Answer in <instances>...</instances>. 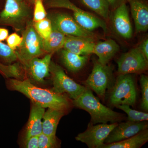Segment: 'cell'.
I'll use <instances>...</instances> for the list:
<instances>
[{
	"label": "cell",
	"instance_id": "obj_1",
	"mask_svg": "<svg viewBox=\"0 0 148 148\" xmlns=\"http://www.w3.org/2000/svg\"><path fill=\"white\" fill-rule=\"evenodd\" d=\"M6 84L9 89L21 92L33 103L45 108L65 110L70 106L68 98L63 94L37 87L29 79H10Z\"/></svg>",
	"mask_w": 148,
	"mask_h": 148
},
{
	"label": "cell",
	"instance_id": "obj_2",
	"mask_svg": "<svg viewBox=\"0 0 148 148\" xmlns=\"http://www.w3.org/2000/svg\"><path fill=\"white\" fill-rule=\"evenodd\" d=\"M73 103L77 108L90 114V123L93 124L118 123L123 118L122 115L119 113L112 110L100 103L88 88L77 99L74 100Z\"/></svg>",
	"mask_w": 148,
	"mask_h": 148
},
{
	"label": "cell",
	"instance_id": "obj_3",
	"mask_svg": "<svg viewBox=\"0 0 148 148\" xmlns=\"http://www.w3.org/2000/svg\"><path fill=\"white\" fill-rule=\"evenodd\" d=\"M31 15L27 0H6L4 8L0 12V25L19 30L25 27Z\"/></svg>",
	"mask_w": 148,
	"mask_h": 148
},
{
	"label": "cell",
	"instance_id": "obj_4",
	"mask_svg": "<svg viewBox=\"0 0 148 148\" xmlns=\"http://www.w3.org/2000/svg\"><path fill=\"white\" fill-rule=\"evenodd\" d=\"M22 36L21 45L15 52L18 59L22 64L45 53L42 49V38L35 30L33 21H28L22 31Z\"/></svg>",
	"mask_w": 148,
	"mask_h": 148
},
{
	"label": "cell",
	"instance_id": "obj_5",
	"mask_svg": "<svg viewBox=\"0 0 148 148\" xmlns=\"http://www.w3.org/2000/svg\"><path fill=\"white\" fill-rule=\"evenodd\" d=\"M137 99L135 81L131 74L119 75L109 97L111 106L127 105L133 107Z\"/></svg>",
	"mask_w": 148,
	"mask_h": 148
},
{
	"label": "cell",
	"instance_id": "obj_6",
	"mask_svg": "<svg viewBox=\"0 0 148 148\" xmlns=\"http://www.w3.org/2000/svg\"><path fill=\"white\" fill-rule=\"evenodd\" d=\"M46 5L49 8H63L72 10L74 19L84 29L92 32L99 28L107 32L106 23L103 20L77 7L70 0H46Z\"/></svg>",
	"mask_w": 148,
	"mask_h": 148
},
{
	"label": "cell",
	"instance_id": "obj_7",
	"mask_svg": "<svg viewBox=\"0 0 148 148\" xmlns=\"http://www.w3.org/2000/svg\"><path fill=\"white\" fill-rule=\"evenodd\" d=\"M50 73L53 82L52 90L56 93H67L74 100L87 89L85 86L75 82L69 77L61 66L52 61L50 64Z\"/></svg>",
	"mask_w": 148,
	"mask_h": 148
},
{
	"label": "cell",
	"instance_id": "obj_8",
	"mask_svg": "<svg viewBox=\"0 0 148 148\" xmlns=\"http://www.w3.org/2000/svg\"><path fill=\"white\" fill-rule=\"evenodd\" d=\"M112 69L110 66L95 61L91 73L86 80L85 84L99 97L103 99L106 90L112 84Z\"/></svg>",
	"mask_w": 148,
	"mask_h": 148
},
{
	"label": "cell",
	"instance_id": "obj_9",
	"mask_svg": "<svg viewBox=\"0 0 148 148\" xmlns=\"http://www.w3.org/2000/svg\"><path fill=\"white\" fill-rule=\"evenodd\" d=\"M117 63L119 75L141 73L148 68V60L138 47L123 53Z\"/></svg>",
	"mask_w": 148,
	"mask_h": 148
},
{
	"label": "cell",
	"instance_id": "obj_10",
	"mask_svg": "<svg viewBox=\"0 0 148 148\" xmlns=\"http://www.w3.org/2000/svg\"><path fill=\"white\" fill-rule=\"evenodd\" d=\"M118 123L111 124L101 123L94 125L90 123L84 132L76 137L77 141L84 143L89 148H100L112 130L117 125Z\"/></svg>",
	"mask_w": 148,
	"mask_h": 148
},
{
	"label": "cell",
	"instance_id": "obj_11",
	"mask_svg": "<svg viewBox=\"0 0 148 148\" xmlns=\"http://www.w3.org/2000/svg\"><path fill=\"white\" fill-rule=\"evenodd\" d=\"M50 19L52 27L66 36L84 37L93 39L97 38L94 34L84 29L72 16L66 14H57Z\"/></svg>",
	"mask_w": 148,
	"mask_h": 148
},
{
	"label": "cell",
	"instance_id": "obj_12",
	"mask_svg": "<svg viewBox=\"0 0 148 148\" xmlns=\"http://www.w3.org/2000/svg\"><path fill=\"white\" fill-rule=\"evenodd\" d=\"M148 127L147 121L133 122L127 121L125 122L118 123L106 138L104 144H111L123 141L147 129Z\"/></svg>",
	"mask_w": 148,
	"mask_h": 148
},
{
	"label": "cell",
	"instance_id": "obj_13",
	"mask_svg": "<svg viewBox=\"0 0 148 148\" xmlns=\"http://www.w3.org/2000/svg\"><path fill=\"white\" fill-rule=\"evenodd\" d=\"M114 9L112 22L115 31L123 38L130 39L133 34V30L126 2L122 3Z\"/></svg>",
	"mask_w": 148,
	"mask_h": 148
},
{
	"label": "cell",
	"instance_id": "obj_14",
	"mask_svg": "<svg viewBox=\"0 0 148 148\" xmlns=\"http://www.w3.org/2000/svg\"><path fill=\"white\" fill-rule=\"evenodd\" d=\"M53 53H48L43 58H33L23 64L30 77L35 82L43 83L50 73V65Z\"/></svg>",
	"mask_w": 148,
	"mask_h": 148
},
{
	"label": "cell",
	"instance_id": "obj_15",
	"mask_svg": "<svg viewBox=\"0 0 148 148\" xmlns=\"http://www.w3.org/2000/svg\"><path fill=\"white\" fill-rule=\"evenodd\" d=\"M129 3L137 33L148 29V6L145 0H125Z\"/></svg>",
	"mask_w": 148,
	"mask_h": 148
},
{
	"label": "cell",
	"instance_id": "obj_16",
	"mask_svg": "<svg viewBox=\"0 0 148 148\" xmlns=\"http://www.w3.org/2000/svg\"><path fill=\"white\" fill-rule=\"evenodd\" d=\"M95 39L84 37L66 36L63 49L80 55H89L93 52Z\"/></svg>",
	"mask_w": 148,
	"mask_h": 148
},
{
	"label": "cell",
	"instance_id": "obj_17",
	"mask_svg": "<svg viewBox=\"0 0 148 148\" xmlns=\"http://www.w3.org/2000/svg\"><path fill=\"white\" fill-rule=\"evenodd\" d=\"M45 108L33 103L27 123L24 140L42 133V119Z\"/></svg>",
	"mask_w": 148,
	"mask_h": 148
},
{
	"label": "cell",
	"instance_id": "obj_18",
	"mask_svg": "<svg viewBox=\"0 0 148 148\" xmlns=\"http://www.w3.org/2000/svg\"><path fill=\"white\" fill-rule=\"evenodd\" d=\"M119 50V45L114 40L109 39L95 43L92 53L98 56L97 61L99 63L106 65Z\"/></svg>",
	"mask_w": 148,
	"mask_h": 148
},
{
	"label": "cell",
	"instance_id": "obj_19",
	"mask_svg": "<svg viewBox=\"0 0 148 148\" xmlns=\"http://www.w3.org/2000/svg\"><path fill=\"white\" fill-rule=\"evenodd\" d=\"M64 115V110L48 108L45 111L42 121V133L48 135H56L59 121Z\"/></svg>",
	"mask_w": 148,
	"mask_h": 148
},
{
	"label": "cell",
	"instance_id": "obj_20",
	"mask_svg": "<svg viewBox=\"0 0 148 148\" xmlns=\"http://www.w3.org/2000/svg\"><path fill=\"white\" fill-rule=\"evenodd\" d=\"M148 141V130H143L132 137L111 144H103L100 148H140Z\"/></svg>",
	"mask_w": 148,
	"mask_h": 148
},
{
	"label": "cell",
	"instance_id": "obj_21",
	"mask_svg": "<svg viewBox=\"0 0 148 148\" xmlns=\"http://www.w3.org/2000/svg\"><path fill=\"white\" fill-rule=\"evenodd\" d=\"M61 58L66 69L75 73L79 71L85 66L88 56L78 55L63 49L61 51Z\"/></svg>",
	"mask_w": 148,
	"mask_h": 148
},
{
	"label": "cell",
	"instance_id": "obj_22",
	"mask_svg": "<svg viewBox=\"0 0 148 148\" xmlns=\"http://www.w3.org/2000/svg\"><path fill=\"white\" fill-rule=\"evenodd\" d=\"M66 36L52 27L49 36L42 40V47L45 52L53 53L63 48Z\"/></svg>",
	"mask_w": 148,
	"mask_h": 148
},
{
	"label": "cell",
	"instance_id": "obj_23",
	"mask_svg": "<svg viewBox=\"0 0 148 148\" xmlns=\"http://www.w3.org/2000/svg\"><path fill=\"white\" fill-rule=\"evenodd\" d=\"M80 1L103 18H109L110 7L107 0H80Z\"/></svg>",
	"mask_w": 148,
	"mask_h": 148
},
{
	"label": "cell",
	"instance_id": "obj_24",
	"mask_svg": "<svg viewBox=\"0 0 148 148\" xmlns=\"http://www.w3.org/2000/svg\"><path fill=\"white\" fill-rule=\"evenodd\" d=\"M127 105H119L116 106L117 108L124 111L127 115V119L129 121L140 122L147 121L148 114L146 112H140L133 110Z\"/></svg>",
	"mask_w": 148,
	"mask_h": 148
},
{
	"label": "cell",
	"instance_id": "obj_25",
	"mask_svg": "<svg viewBox=\"0 0 148 148\" xmlns=\"http://www.w3.org/2000/svg\"><path fill=\"white\" fill-rule=\"evenodd\" d=\"M33 24L37 33L43 39L49 36L52 32L51 21L47 17L40 21H33Z\"/></svg>",
	"mask_w": 148,
	"mask_h": 148
},
{
	"label": "cell",
	"instance_id": "obj_26",
	"mask_svg": "<svg viewBox=\"0 0 148 148\" xmlns=\"http://www.w3.org/2000/svg\"><path fill=\"white\" fill-rule=\"evenodd\" d=\"M17 59L15 51L0 41V60L3 62L10 64Z\"/></svg>",
	"mask_w": 148,
	"mask_h": 148
},
{
	"label": "cell",
	"instance_id": "obj_27",
	"mask_svg": "<svg viewBox=\"0 0 148 148\" xmlns=\"http://www.w3.org/2000/svg\"><path fill=\"white\" fill-rule=\"evenodd\" d=\"M140 84L142 90V102L141 108L145 112L148 111V77L142 75L140 78Z\"/></svg>",
	"mask_w": 148,
	"mask_h": 148
},
{
	"label": "cell",
	"instance_id": "obj_28",
	"mask_svg": "<svg viewBox=\"0 0 148 148\" xmlns=\"http://www.w3.org/2000/svg\"><path fill=\"white\" fill-rule=\"evenodd\" d=\"M58 147L56 135H48L42 133L38 136L39 148H54Z\"/></svg>",
	"mask_w": 148,
	"mask_h": 148
},
{
	"label": "cell",
	"instance_id": "obj_29",
	"mask_svg": "<svg viewBox=\"0 0 148 148\" xmlns=\"http://www.w3.org/2000/svg\"><path fill=\"white\" fill-rule=\"evenodd\" d=\"M34 5L35 8L33 21H40L46 18L47 14L43 4L42 0H35Z\"/></svg>",
	"mask_w": 148,
	"mask_h": 148
},
{
	"label": "cell",
	"instance_id": "obj_30",
	"mask_svg": "<svg viewBox=\"0 0 148 148\" xmlns=\"http://www.w3.org/2000/svg\"><path fill=\"white\" fill-rule=\"evenodd\" d=\"M6 39L8 45L12 49L15 51L21 45L22 38L16 33H14L9 36Z\"/></svg>",
	"mask_w": 148,
	"mask_h": 148
},
{
	"label": "cell",
	"instance_id": "obj_31",
	"mask_svg": "<svg viewBox=\"0 0 148 148\" xmlns=\"http://www.w3.org/2000/svg\"><path fill=\"white\" fill-rule=\"evenodd\" d=\"M38 136H34L24 140V147L27 148H39Z\"/></svg>",
	"mask_w": 148,
	"mask_h": 148
},
{
	"label": "cell",
	"instance_id": "obj_32",
	"mask_svg": "<svg viewBox=\"0 0 148 148\" xmlns=\"http://www.w3.org/2000/svg\"><path fill=\"white\" fill-rule=\"evenodd\" d=\"M139 48L143 54L148 60V40L146 39L141 43L139 47Z\"/></svg>",
	"mask_w": 148,
	"mask_h": 148
},
{
	"label": "cell",
	"instance_id": "obj_33",
	"mask_svg": "<svg viewBox=\"0 0 148 148\" xmlns=\"http://www.w3.org/2000/svg\"><path fill=\"white\" fill-rule=\"evenodd\" d=\"M108 3L110 8L114 9L116 8L120 4L123 2H126L125 0H107Z\"/></svg>",
	"mask_w": 148,
	"mask_h": 148
},
{
	"label": "cell",
	"instance_id": "obj_34",
	"mask_svg": "<svg viewBox=\"0 0 148 148\" xmlns=\"http://www.w3.org/2000/svg\"><path fill=\"white\" fill-rule=\"evenodd\" d=\"M8 36V31L4 28H0V41H2L7 38Z\"/></svg>",
	"mask_w": 148,
	"mask_h": 148
},
{
	"label": "cell",
	"instance_id": "obj_35",
	"mask_svg": "<svg viewBox=\"0 0 148 148\" xmlns=\"http://www.w3.org/2000/svg\"><path fill=\"white\" fill-rule=\"evenodd\" d=\"M27 1L29 5H33L34 3L35 0H27Z\"/></svg>",
	"mask_w": 148,
	"mask_h": 148
},
{
	"label": "cell",
	"instance_id": "obj_36",
	"mask_svg": "<svg viewBox=\"0 0 148 148\" xmlns=\"http://www.w3.org/2000/svg\"></svg>",
	"mask_w": 148,
	"mask_h": 148
}]
</instances>
